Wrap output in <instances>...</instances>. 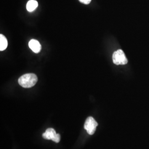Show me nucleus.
Instances as JSON below:
<instances>
[{
    "label": "nucleus",
    "instance_id": "1",
    "mask_svg": "<svg viewBox=\"0 0 149 149\" xmlns=\"http://www.w3.org/2000/svg\"><path fill=\"white\" fill-rule=\"evenodd\" d=\"M38 77L34 74H23L18 79V84L24 88H31L37 82Z\"/></svg>",
    "mask_w": 149,
    "mask_h": 149
},
{
    "label": "nucleus",
    "instance_id": "2",
    "mask_svg": "<svg viewBox=\"0 0 149 149\" xmlns=\"http://www.w3.org/2000/svg\"><path fill=\"white\" fill-rule=\"evenodd\" d=\"M112 59L114 64L119 65H125L128 63V59L122 50H118L116 51L112 56Z\"/></svg>",
    "mask_w": 149,
    "mask_h": 149
},
{
    "label": "nucleus",
    "instance_id": "3",
    "mask_svg": "<svg viewBox=\"0 0 149 149\" xmlns=\"http://www.w3.org/2000/svg\"><path fill=\"white\" fill-rule=\"evenodd\" d=\"M98 126V123L95 119L92 117L87 118L86 120L84 128L90 135H93L96 132V128Z\"/></svg>",
    "mask_w": 149,
    "mask_h": 149
},
{
    "label": "nucleus",
    "instance_id": "4",
    "mask_svg": "<svg viewBox=\"0 0 149 149\" xmlns=\"http://www.w3.org/2000/svg\"><path fill=\"white\" fill-rule=\"evenodd\" d=\"M28 45L29 48L35 53H39L42 49L41 44L36 39L31 40Z\"/></svg>",
    "mask_w": 149,
    "mask_h": 149
},
{
    "label": "nucleus",
    "instance_id": "5",
    "mask_svg": "<svg viewBox=\"0 0 149 149\" xmlns=\"http://www.w3.org/2000/svg\"><path fill=\"white\" fill-rule=\"evenodd\" d=\"M55 130L53 128H48V129L46 130L45 132L43 134V138L47 140H53L54 138L55 137L56 135Z\"/></svg>",
    "mask_w": 149,
    "mask_h": 149
},
{
    "label": "nucleus",
    "instance_id": "6",
    "mask_svg": "<svg viewBox=\"0 0 149 149\" xmlns=\"http://www.w3.org/2000/svg\"><path fill=\"white\" fill-rule=\"evenodd\" d=\"M38 6V3L36 0H30L27 4V11L31 12L34 11Z\"/></svg>",
    "mask_w": 149,
    "mask_h": 149
},
{
    "label": "nucleus",
    "instance_id": "7",
    "mask_svg": "<svg viewBox=\"0 0 149 149\" xmlns=\"http://www.w3.org/2000/svg\"><path fill=\"white\" fill-rule=\"evenodd\" d=\"M8 42L6 38L2 34H0V51H3L7 47Z\"/></svg>",
    "mask_w": 149,
    "mask_h": 149
},
{
    "label": "nucleus",
    "instance_id": "8",
    "mask_svg": "<svg viewBox=\"0 0 149 149\" xmlns=\"http://www.w3.org/2000/svg\"><path fill=\"white\" fill-rule=\"evenodd\" d=\"M53 141H54V142H55V143H59L60 141V135L59 134H57L56 135L55 137L54 138Z\"/></svg>",
    "mask_w": 149,
    "mask_h": 149
},
{
    "label": "nucleus",
    "instance_id": "9",
    "mask_svg": "<svg viewBox=\"0 0 149 149\" xmlns=\"http://www.w3.org/2000/svg\"><path fill=\"white\" fill-rule=\"evenodd\" d=\"M79 1L82 3H84L85 5H88V4L90 3L91 0H79Z\"/></svg>",
    "mask_w": 149,
    "mask_h": 149
}]
</instances>
